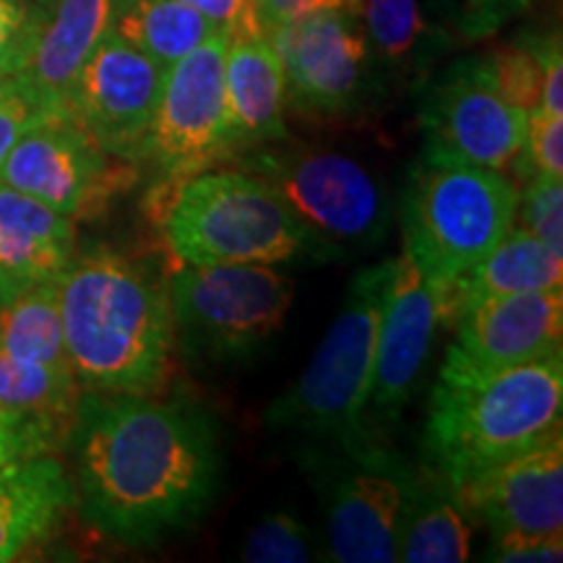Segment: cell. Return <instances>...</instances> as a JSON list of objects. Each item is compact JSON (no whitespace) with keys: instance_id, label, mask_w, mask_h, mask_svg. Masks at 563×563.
Instances as JSON below:
<instances>
[{"instance_id":"cell-22","label":"cell","mask_w":563,"mask_h":563,"mask_svg":"<svg viewBox=\"0 0 563 563\" xmlns=\"http://www.w3.org/2000/svg\"><path fill=\"white\" fill-rule=\"evenodd\" d=\"M563 287V256L525 228H511L462 277L441 287L446 323H454L470 306L496 295L540 292Z\"/></svg>"},{"instance_id":"cell-5","label":"cell","mask_w":563,"mask_h":563,"mask_svg":"<svg viewBox=\"0 0 563 563\" xmlns=\"http://www.w3.org/2000/svg\"><path fill=\"white\" fill-rule=\"evenodd\" d=\"M391 274L394 258H386L352 277L342 311L323 334L308 368L266 410V422L274 431H298L329 441L347 456L376 446L368 422V397L378 321Z\"/></svg>"},{"instance_id":"cell-16","label":"cell","mask_w":563,"mask_h":563,"mask_svg":"<svg viewBox=\"0 0 563 563\" xmlns=\"http://www.w3.org/2000/svg\"><path fill=\"white\" fill-rule=\"evenodd\" d=\"M462 509L490 527L493 538L563 532L561 426L454 490Z\"/></svg>"},{"instance_id":"cell-43","label":"cell","mask_w":563,"mask_h":563,"mask_svg":"<svg viewBox=\"0 0 563 563\" xmlns=\"http://www.w3.org/2000/svg\"><path fill=\"white\" fill-rule=\"evenodd\" d=\"M123 3H125V0H123ZM123 3H121V5H123Z\"/></svg>"},{"instance_id":"cell-37","label":"cell","mask_w":563,"mask_h":563,"mask_svg":"<svg viewBox=\"0 0 563 563\" xmlns=\"http://www.w3.org/2000/svg\"><path fill=\"white\" fill-rule=\"evenodd\" d=\"M249 5L253 30L269 37L279 26L290 24V21L306 16V13L327 9V5L334 9V0H249Z\"/></svg>"},{"instance_id":"cell-39","label":"cell","mask_w":563,"mask_h":563,"mask_svg":"<svg viewBox=\"0 0 563 563\" xmlns=\"http://www.w3.org/2000/svg\"><path fill=\"white\" fill-rule=\"evenodd\" d=\"M334 9L347 11L350 16L361 19V0H334Z\"/></svg>"},{"instance_id":"cell-4","label":"cell","mask_w":563,"mask_h":563,"mask_svg":"<svg viewBox=\"0 0 563 563\" xmlns=\"http://www.w3.org/2000/svg\"><path fill=\"white\" fill-rule=\"evenodd\" d=\"M162 243L178 264L279 266L321 258L313 235L277 194L241 167H209L150 194Z\"/></svg>"},{"instance_id":"cell-31","label":"cell","mask_w":563,"mask_h":563,"mask_svg":"<svg viewBox=\"0 0 563 563\" xmlns=\"http://www.w3.org/2000/svg\"><path fill=\"white\" fill-rule=\"evenodd\" d=\"M517 217L527 232L563 256V178L538 175L522 183Z\"/></svg>"},{"instance_id":"cell-3","label":"cell","mask_w":563,"mask_h":563,"mask_svg":"<svg viewBox=\"0 0 563 563\" xmlns=\"http://www.w3.org/2000/svg\"><path fill=\"white\" fill-rule=\"evenodd\" d=\"M561 352L498 371L443 361L420 441L426 473L454 493L561 426Z\"/></svg>"},{"instance_id":"cell-33","label":"cell","mask_w":563,"mask_h":563,"mask_svg":"<svg viewBox=\"0 0 563 563\" xmlns=\"http://www.w3.org/2000/svg\"><path fill=\"white\" fill-rule=\"evenodd\" d=\"M42 5L32 0H0V74L13 76L24 66L37 34Z\"/></svg>"},{"instance_id":"cell-2","label":"cell","mask_w":563,"mask_h":563,"mask_svg":"<svg viewBox=\"0 0 563 563\" xmlns=\"http://www.w3.org/2000/svg\"><path fill=\"white\" fill-rule=\"evenodd\" d=\"M63 340L84 391L157 397L173 371L167 285L125 253L91 245L58 279Z\"/></svg>"},{"instance_id":"cell-19","label":"cell","mask_w":563,"mask_h":563,"mask_svg":"<svg viewBox=\"0 0 563 563\" xmlns=\"http://www.w3.org/2000/svg\"><path fill=\"white\" fill-rule=\"evenodd\" d=\"M74 256V220L0 183V306L58 282Z\"/></svg>"},{"instance_id":"cell-17","label":"cell","mask_w":563,"mask_h":563,"mask_svg":"<svg viewBox=\"0 0 563 563\" xmlns=\"http://www.w3.org/2000/svg\"><path fill=\"white\" fill-rule=\"evenodd\" d=\"M446 361L475 371L511 368L559 355L563 340V287L496 295L470 306L454 321Z\"/></svg>"},{"instance_id":"cell-23","label":"cell","mask_w":563,"mask_h":563,"mask_svg":"<svg viewBox=\"0 0 563 563\" xmlns=\"http://www.w3.org/2000/svg\"><path fill=\"white\" fill-rule=\"evenodd\" d=\"M470 514L454 493L433 475H418L405 514L399 561L462 563L470 559Z\"/></svg>"},{"instance_id":"cell-1","label":"cell","mask_w":563,"mask_h":563,"mask_svg":"<svg viewBox=\"0 0 563 563\" xmlns=\"http://www.w3.org/2000/svg\"><path fill=\"white\" fill-rule=\"evenodd\" d=\"M66 446L81 519L129 548L188 530L220 485L217 428L196 405L81 391Z\"/></svg>"},{"instance_id":"cell-7","label":"cell","mask_w":563,"mask_h":563,"mask_svg":"<svg viewBox=\"0 0 563 563\" xmlns=\"http://www.w3.org/2000/svg\"><path fill=\"white\" fill-rule=\"evenodd\" d=\"M230 162L264 180L313 235L323 262L371 253L391 228L382 183L368 167L342 152L316 146L264 144Z\"/></svg>"},{"instance_id":"cell-10","label":"cell","mask_w":563,"mask_h":563,"mask_svg":"<svg viewBox=\"0 0 563 563\" xmlns=\"http://www.w3.org/2000/svg\"><path fill=\"white\" fill-rule=\"evenodd\" d=\"M136 178L133 162L104 152L68 112L32 125L0 170V183L74 222L100 214Z\"/></svg>"},{"instance_id":"cell-35","label":"cell","mask_w":563,"mask_h":563,"mask_svg":"<svg viewBox=\"0 0 563 563\" xmlns=\"http://www.w3.org/2000/svg\"><path fill=\"white\" fill-rule=\"evenodd\" d=\"M527 47L534 53L543 68V95H540V108L551 115H563V51H561V34H532L525 37Z\"/></svg>"},{"instance_id":"cell-24","label":"cell","mask_w":563,"mask_h":563,"mask_svg":"<svg viewBox=\"0 0 563 563\" xmlns=\"http://www.w3.org/2000/svg\"><path fill=\"white\" fill-rule=\"evenodd\" d=\"M112 32L167 70L220 30L180 0H125Z\"/></svg>"},{"instance_id":"cell-15","label":"cell","mask_w":563,"mask_h":563,"mask_svg":"<svg viewBox=\"0 0 563 563\" xmlns=\"http://www.w3.org/2000/svg\"><path fill=\"white\" fill-rule=\"evenodd\" d=\"M446 323L441 285L428 277L402 249L394 258V274L378 321L376 365L368 397V415L382 428L399 422V415L418 389L435 332Z\"/></svg>"},{"instance_id":"cell-25","label":"cell","mask_w":563,"mask_h":563,"mask_svg":"<svg viewBox=\"0 0 563 563\" xmlns=\"http://www.w3.org/2000/svg\"><path fill=\"white\" fill-rule=\"evenodd\" d=\"M0 347L19 361L70 368L58 282H42L0 306Z\"/></svg>"},{"instance_id":"cell-26","label":"cell","mask_w":563,"mask_h":563,"mask_svg":"<svg viewBox=\"0 0 563 563\" xmlns=\"http://www.w3.org/2000/svg\"><path fill=\"white\" fill-rule=\"evenodd\" d=\"M361 19L371 53L397 68L422 66L441 51L443 37L422 16L420 0H361Z\"/></svg>"},{"instance_id":"cell-27","label":"cell","mask_w":563,"mask_h":563,"mask_svg":"<svg viewBox=\"0 0 563 563\" xmlns=\"http://www.w3.org/2000/svg\"><path fill=\"white\" fill-rule=\"evenodd\" d=\"M81 391L70 368L19 361L0 347V410L74 422Z\"/></svg>"},{"instance_id":"cell-28","label":"cell","mask_w":563,"mask_h":563,"mask_svg":"<svg viewBox=\"0 0 563 563\" xmlns=\"http://www.w3.org/2000/svg\"><path fill=\"white\" fill-rule=\"evenodd\" d=\"M70 422L42 415L0 410V475L42 454H58L68 441Z\"/></svg>"},{"instance_id":"cell-8","label":"cell","mask_w":563,"mask_h":563,"mask_svg":"<svg viewBox=\"0 0 563 563\" xmlns=\"http://www.w3.org/2000/svg\"><path fill=\"white\" fill-rule=\"evenodd\" d=\"M175 344L191 363L256 355L282 332L295 282L264 264H180L167 282Z\"/></svg>"},{"instance_id":"cell-32","label":"cell","mask_w":563,"mask_h":563,"mask_svg":"<svg viewBox=\"0 0 563 563\" xmlns=\"http://www.w3.org/2000/svg\"><path fill=\"white\" fill-rule=\"evenodd\" d=\"M488 68L493 81L501 95L517 108L525 112H532L540 108V95H543V68L534 53L527 47V42H517V45L501 47L493 55H488Z\"/></svg>"},{"instance_id":"cell-21","label":"cell","mask_w":563,"mask_h":563,"mask_svg":"<svg viewBox=\"0 0 563 563\" xmlns=\"http://www.w3.org/2000/svg\"><path fill=\"white\" fill-rule=\"evenodd\" d=\"M70 509L76 490L58 454H42L0 475V563L45 543Z\"/></svg>"},{"instance_id":"cell-9","label":"cell","mask_w":563,"mask_h":563,"mask_svg":"<svg viewBox=\"0 0 563 563\" xmlns=\"http://www.w3.org/2000/svg\"><path fill=\"white\" fill-rule=\"evenodd\" d=\"M224 53L228 34L217 32L165 70L141 159L150 162L159 183L209 170L232 157Z\"/></svg>"},{"instance_id":"cell-20","label":"cell","mask_w":563,"mask_h":563,"mask_svg":"<svg viewBox=\"0 0 563 563\" xmlns=\"http://www.w3.org/2000/svg\"><path fill=\"white\" fill-rule=\"evenodd\" d=\"M224 91H228L232 157L253 146L277 144L287 139L285 70L277 51L264 34H230L228 53H224Z\"/></svg>"},{"instance_id":"cell-13","label":"cell","mask_w":563,"mask_h":563,"mask_svg":"<svg viewBox=\"0 0 563 563\" xmlns=\"http://www.w3.org/2000/svg\"><path fill=\"white\" fill-rule=\"evenodd\" d=\"M165 68L108 32L70 84L66 112L112 157L139 165Z\"/></svg>"},{"instance_id":"cell-38","label":"cell","mask_w":563,"mask_h":563,"mask_svg":"<svg viewBox=\"0 0 563 563\" xmlns=\"http://www.w3.org/2000/svg\"><path fill=\"white\" fill-rule=\"evenodd\" d=\"M180 3L191 5L199 11L203 19H209L217 30L230 34L241 32H256L251 21V5L249 0H180Z\"/></svg>"},{"instance_id":"cell-36","label":"cell","mask_w":563,"mask_h":563,"mask_svg":"<svg viewBox=\"0 0 563 563\" xmlns=\"http://www.w3.org/2000/svg\"><path fill=\"white\" fill-rule=\"evenodd\" d=\"M490 561L504 563H545L563 559V532L561 534H540V538H493L488 551Z\"/></svg>"},{"instance_id":"cell-34","label":"cell","mask_w":563,"mask_h":563,"mask_svg":"<svg viewBox=\"0 0 563 563\" xmlns=\"http://www.w3.org/2000/svg\"><path fill=\"white\" fill-rule=\"evenodd\" d=\"M47 115L55 112L47 110L16 76H5L0 81V170L19 139Z\"/></svg>"},{"instance_id":"cell-42","label":"cell","mask_w":563,"mask_h":563,"mask_svg":"<svg viewBox=\"0 0 563 563\" xmlns=\"http://www.w3.org/2000/svg\"><path fill=\"white\" fill-rule=\"evenodd\" d=\"M3 79H5V76H3V74H0V81H3Z\"/></svg>"},{"instance_id":"cell-14","label":"cell","mask_w":563,"mask_h":563,"mask_svg":"<svg viewBox=\"0 0 563 563\" xmlns=\"http://www.w3.org/2000/svg\"><path fill=\"white\" fill-rule=\"evenodd\" d=\"M344 456L327 498L329 559L340 563L399 561L405 514L418 483V473L391 449Z\"/></svg>"},{"instance_id":"cell-30","label":"cell","mask_w":563,"mask_h":563,"mask_svg":"<svg viewBox=\"0 0 563 563\" xmlns=\"http://www.w3.org/2000/svg\"><path fill=\"white\" fill-rule=\"evenodd\" d=\"M511 173L519 183L538 175L563 178V115L532 110L527 121L522 150L511 162Z\"/></svg>"},{"instance_id":"cell-6","label":"cell","mask_w":563,"mask_h":563,"mask_svg":"<svg viewBox=\"0 0 563 563\" xmlns=\"http://www.w3.org/2000/svg\"><path fill=\"white\" fill-rule=\"evenodd\" d=\"M517 201V183L504 173L422 150L402 196L405 251L446 287L514 228Z\"/></svg>"},{"instance_id":"cell-12","label":"cell","mask_w":563,"mask_h":563,"mask_svg":"<svg viewBox=\"0 0 563 563\" xmlns=\"http://www.w3.org/2000/svg\"><path fill=\"white\" fill-rule=\"evenodd\" d=\"M527 121L530 112L498 91L485 58L456 63L428 87L420 104L426 150L498 173L511 170Z\"/></svg>"},{"instance_id":"cell-11","label":"cell","mask_w":563,"mask_h":563,"mask_svg":"<svg viewBox=\"0 0 563 563\" xmlns=\"http://www.w3.org/2000/svg\"><path fill=\"white\" fill-rule=\"evenodd\" d=\"M266 40L282 60L287 104L295 112L336 118L365 100L371 47L357 16L327 5L279 26Z\"/></svg>"},{"instance_id":"cell-18","label":"cell","mask_w":563,"mask_h":563,"mask_svg":"<svg viewBox=\"0 0 563 563\" xmlns=\"http://www.w3.org/2000/svg\"><path fill=\"white\" fill-rule=\"evenodd\" d=\"M123 0H53L42 5L32 51L16 79L51 112H66L70 84L87 58L112 32Z\"/></svg>"},{"instance_id":"cell-41","label":"cell","mask_w":563,"mask_h":563,"mask_svg":"<svg viewBox=\"0 0 563 563\" xmlns=\"http://www.w3.org/2000/svg\"><path fill=\"white\" fill-rule=\"evenodd\" d=\"M32 3H37V5H51L53 0H32Z\"/></svg>"},{"instance_id":"cell-29","label":"cell","mask_w":563,"mask_h":563,"mask_svg":"<svg viewBox=\"0 0 563 563\" xmlns=\"http://www.w3.org/2000/svg\"><path fill=\"white\" fill-rule=\"evenodd\" d=\"M243 561L251 563H302L313 559L311 530L287 511L264 517L245 538Z\"/></svg>"},{"instance_id":"cell-40","label":"cell","mask_w":563,"mask_h":563,"mask_svg":"<svg viewBox=\"0 0 563 563\" xmlns=\"http://www.w3.org/2000/svg\"><path fill=\"white\" fill-rule=\"evenodd\" d=\"M506 3H511V0H470V5H475V9H483V11L498 9V5H506Z\"/></svg>"}]
</instances>
